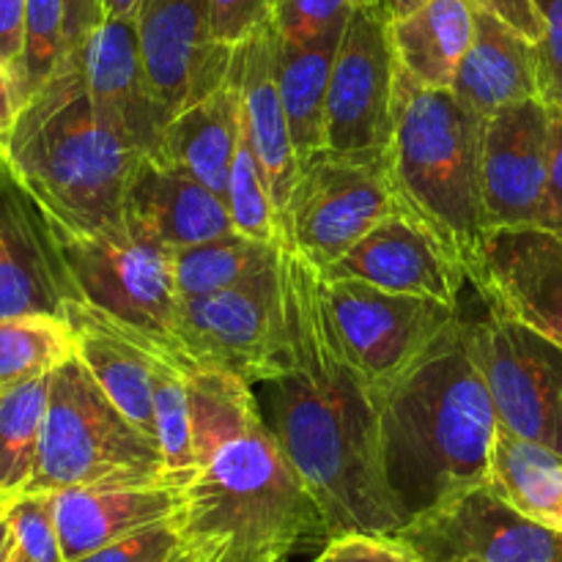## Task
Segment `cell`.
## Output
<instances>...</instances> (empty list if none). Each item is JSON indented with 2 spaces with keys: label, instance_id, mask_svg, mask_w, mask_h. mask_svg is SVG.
I'll list each match as a JSON object with an SVG mask.
<instances>
[{
  "label": "cell",
  "instance_id": "6da1fadb",
  "mask_svg": "<svg viewBox=\"0 0 562 562\" xmlns=\"http://www.w3.org/2000/svg\"><path fill=\"white\" fill-rule=\"evenodd\" d=\"M291 368L272 384V434L327 525L346 532H398L406 525L382 459L379 393L346 360L322 269L280 241Z\"/></svg>",
  "mask_w": 562,
  "mask_h": 562
},
{
  "label": "cell",
  "instance_id": "d6986e66",
  "mask_svg": "<svg viewBox=\"0 0 562 562\" xmlns=\"http://www.w3.org/2000/svg\"><path fill=\"white\" fill-rule=\"evenodd\" d=\"M71 53L80 55L93 108L143 154L157 157L170 115L159 104L143 64L137 16L102 20Z\"/></svg>",
  "mask_w": 562,
  "mask_h": 562
},
{
  "label": "cell",
  "instance_id": "3957f363",
  "mask_svg": "<svg viewBox=\"0 0 562 562\" xmlns=\"http://www.w3.org/2000/svg\"><path fill=\"white\" fill-rule=\"evenodd\" d=\"M3 151L11 173L64 234L124 225L126 190L148 157L93 108L77 53H66L22 104Z\"/></svg>",
  "mask_w": 562,
  "mask_h": 562
},
{
  "label": "cell",
  "instance_id": "c3c4849f",
  "mask_svg": "<svg viewBox=\"0 0 562 562\" xmlns=\"http://www.w3.org/2000/svg\"><path fill=\"white\" fill-rule=\"evenodd\" d=\"M11 549H14V538H11V527L5 514L0 516V562H9Z\"/></svg>",
  "mask_w": 562,
  "mask_h": 562
},
{
  "label": "cell",
  "instance_id": "52a82bcc",
  "mask_svg": "<svg viewBox=\"0 0 562 562\" xmlns=\"http://www.w3.org/2000/svg\"><path fill=\"white\" fill-rule=\"evenodd\" d=\"M55 236L82 300L146 335L179 371L195 368L176 340L181 296L173 250L146 239L126 223L88 234L55 231Z\"/></svg>",
  "mask_w": 562,
  "mask_h": 562
},
{
  "label": "cell",
  "instance_id": "e0dca14e",
  "mask_svg": "<svg viewBox=\"0 0 562 562\" xmlns=\"http://www.w3.org/2000/svg\"><path fill=\"white\" fill-rule=\"evenodd\" d=\"M324 278L362 280L393 294L426 296L453 307H459L461 289L470 283L453 252L401 209L329 263Z\"/></svg>",
  "mask_w": 562,
  "mask_h": 562
},
{
  "label": "cell",
  "instance_id": "cb8c5ba5",
  "mask_svg": "<svg viewBox=\"0 0 562 562\" xmlns=\"http://www.w3.org/2000/svg\"><path fill=\"white\" fill-rule=\"evenodd\" d=\"M450 91L483 119L510 104L541 99L536 42L499 16L475 11V36Z\"/></svg>",
  "mask_w": 562,
  "mask_h": 562
},
{
  "label": "cell",
  "instance_id": "7bdbcfd3",
  "mask_svg": "<svg viewBox=\"0 0 562 562\" xmlns=\"http://www.w3.org/2000/svg\"><path fill=\"white\" fill-rule=\"evenodd\" d=\"M25 20L27 0H0V64L9 69L11 82L25 55Z\"/></svg>",
  "mask_w": 562,
  "mask_h": 562
},
{
  "label": "cell",
  "instance_id": "f546056e",
  "mask_svg": "<svg viewBox=\"0 0 562 562\" xmlns=\"http://www.w3.org/2000/svg\"><path fill=\"white\" fill-rule=\"evenodd\" d=\"M278 252L280 245H267V241L239 234V231L190 247H176V289H179L181 300L217 294V291L231 289L250 274L267 269L269 263L278 261Z\"/></svg>",
  "mask_w": 562,
  "mask_h": 562
},
{
  "label": "cell",
  "instance_id": "f1b7e54d",
  "mask_svg": "<svg viewBox=\"0 0 562 562\" xmlns=\"http://www.w3.org/2000/svg\"><path fill=\"white\" fill-rule=\"evenodd\" d=\"M190 390L192 439H195L198 467H206L214 450L261 417L256 395L245 379L212 368H190L184 373Z\"/></svg>",
  "mask_w": 562,
  "mask_h": 562
},
{
  "label": "cell",
  "instance_id": "603a6c76",
  "mask_svg": "<svg viewBox=\"0 0 562 562\" xmlns=\"http://www.w3.org/2000/svg\"><path fill=\"white\" fill-rule=\"evenodd\" d=\"M234 69L239 77L247 137L267 176L280 220L285 223L300 179V159L291 143L289 119L278 88V27L272 20L263 22L234 49Z\"/></svg>",
  "mask_w": 562,
  "mask_h": 562
},
{
  "label": "cell",
  "instance_id": "f907efd6",
  "mask_svg": "<svg viewBox=\"0 0 562 562\" xmlns=\"http://www.w3.org/2000/svg\"><path fill=\"white\" fill-rule=\"evenodd\" d=\"M170 562H198L195 558H192V554L190 552H187V549L184 547H181L179 549V552H176L173 554V558H170Z\"/></svg>",
  "mask_w": 562,
  "mask_h": 562
},
{
  "label": "cell",
  "instance_id": "60d3db41",
  "mask_svg": "<svg viewBox=\"0 0 562 562\" xmlns=\"http://www.w3.org/2000/svg\"><path fill=\"white\" fill-rule=\"evenodd\" d=\"M543 20V36L538 38V75L541 99L562 104V0H536Z\"/></svg>",
  "mask_w": 562,
  "mask_h": 562
},
{
  "label": "cell",
  "instance_id": "30bf717a",
  "mask_svg": "<svg viewBox=\"0 0 562 562\" xmlns=\"http://www.w3.org/2000/svg\"><path fill=\"white\" fill-rule=\"evenodd\" d=\"M324 302L346 360L376 393L398 382L461 316L426 296L393 294L351 278H324Z\"/></svg>",
  "mask_w": 562,
  "mask_h": 562
},
{
  "label": "cell",
  "instance_id": "db71d44e",
  "mask_svg": "<svg viewBox=\"0 0 562 562\" xmlns=\"http://www.w3.org/2000/svg\"><path fill=\"white\" fill-rule=\"evenodd\" d=\"M5 514V508H3V505H0V516H3Z\"/></svg>",
  "mask_w": 562,
  "mask_h": 562
},
{
  "label": "cell",
  "instance_id": "484cf974",
  "mask_svg": "<svg viewBox=\"0 0 562 562\" xmlns=\"http://www.w3.org/2000/svg\"><path fill=\"white\" fill-rule=\"evenodd\" d=\"M390 33L401 71L417 86L442 91L453 86L475 36V11L467 0H426L420 9L393 16Z\"/></svg>",
  "mask_w": 562,
  "mask_h": 562
},
{
  "label": "cell",
  "instance_id": "ba28073f",
  "mask_svg": "<svg viewBox=\"0 0 562 562\" xmlns=\"http://www.w3.org/2000/svg\"><path fill=\"white\" fill-rule=\"evenodd\" d=\"M176 340L195 368L269 384L291 368L283 274L278 261L217 294L181 300Z\"/></svg>",
  "mask_w": 562,
  "mask_h": 562
},
{
  "label": "cell",
  "instance_id": "e575fe53",
  "mask_svg": "<svg viewBox=\"0 0 562 562\" xmlns=\"http://www.w3.org/2000/svg\"><path fill=\"white\" fill-rule=\"evenodd\" d=\"M66 55L64 0H27L25 55L14 80L16 104H25L60 66Z\"/></svg>",
  "mask_w": 562,
  "mask_h": 562
},
{
  "label": "cell",
  "instance_id": "9a60e30c",
  "mask_svg": "<svg viewBox=\"0 0 562 562\" xmlns=\"http://www.w3.org/2000/svg\"><path fill=\"white\" fill-rule=\"evenodd\" d=\"M470 283L486 307L562 346V236L541 225L488 228Z\"/></svg>",
  "mask_w": 562,
  "mask_h": 562
},
{
  "label": "cell",
  "instance_id": "8992f818",
  "mask_svg": "<svg viewBox=\"0 0 562 562\" xmlns=\"http://www.w3.org/2000/svg\"><path fill=\"white\" fill-rule=\"evenodd\" d=\"M162 481L168 477L157 439L108 398L80 357H69L55 368L36 470L22 494Z\"/></svg>",
  "mask_w": 562,
  "mask_h": 562
},
{
  "label": "cell",
  "instance_id": "b9f144b4",
  "mask_svg": "<svg viewBox=\"0 0 562 562\" xmlns=\"http://www.w3.org/2000/svg\"><path fill=\"white\" fill-rule=\"evenodd\" d=\"M549 108V162L547 192H543L538 225L562 236V104Z\"/></svg>",
  "mask_w": 562,
  "mask_h": 562
},
{
  "label": "cell",
  "instance_id": "ffe728a7",
  "mask_svg": "<svg viewBox=\"0 0 562 562\" xmlns=\"http://www.w3.org/2000/svg\"><path fill=\"white\" fill-rule=\"evenodd\" d=\"M64 318L75 333L77 357L99 387L135 426L157 439L154 373L159 362H170L165 351L130 324L108 316L86 300H71Z\"/></svg>",
  "mask_w": 562,
  "mask_h": 562
},
{
  "label": "cell",
  "instance_id": "7c38bea8",
  "mask_svg": "<svg viewBox=\"0 0 562 562\" xmlns=\"http://www.w3.org/2000/svg\"><path fill=\"white\" fill-rule=\"evenodd\" d=\"M384 0H366L349 16L327 93V148L384 154L393 140L398 58Z\"/></svg>",
  "mask_w": 562,
  "mask_h": 562
},
{
  "label": "cell",
  "instance_id": "7a4b0ae2",
  "mask_svg": "<svg viewBox=\"0 0 562 562\" xmlns=\"http://www.w3.org/2000/svg\"><path fill=\"white\" fill-rule=\"evenodd\" d=\"M379 420L384 472L406 521L488 483L497 415L464 316L379 393Z\"/></svg>",
  "mask_w": 562,
  "mask_h": 562
},
{
  "label": "cell",
  "instance_id": "d4e9b609",
  "mask_svg": "<svg viewBox=\"0 0 562 562\" xmlns=\"http://www.w3.org/2000/svg\"><path fill=\"white\" fill-rule=\"evenodd\" d=\"M241 126H245V115H241L239 77L231 58L225 80L206 97L179 110L165 124L157 159L184 170L220 198H225Z\"/></svg>",
  "mask_w": 562,
  "mask_h": 562
},
{
  "label": "cell",
  "instance_id": "f5cc1de1",
  "mask_svg": "<svg viewBox=\"0 0 562 562\" xmlns=\"http://www.w3.org/2000/svg\"><path fill=\"white\" fill-rule=\"evenodd\" d=\"M9 562H22V560L16 558V554H14V549H11V558H9Z\"/></svg>",
  "mask_w": 562,
  "mask_h": 562
},
{
  "label": "cell",
  "instance_id": "d590c367",
  "mask_svg": "<svg viewBox=\"0 0 562 562\" xmlns=\"http://www.w3.org/2000/svg\"><path fill=\"white\" fill-rule=\"evenodd\" d=\"M14 554L22 562H64L58 521H55V494H20L5 505Z\"/></svg>",
  "mask_w": 562,
  "mask_h": 562
},
{
  "label": "cell",
  "instance_id": "7402d4cb",
  "mask_svg": "<svg viewBox=\"0 0 562 562\" xmlns=\"http://www.w3.org/2000/svg\"><path fill=\"white\" fill-rule=\"evenodd\" d=\"M124 223L168 250L234 234L225 198L157 157L137 165L124 198Z\"/></svg>",
  "mask_w": 562,
  "mask_h": 562
},
{
  "label": "cell",
  "instance_id": "ab89813d",
  "mask_svg": "<svg viewBox=\"0 0 562 562\" xmlns=\"http://www.w3.org/2000/svg\"><path fill=\"white\" fill-rule=\"evenodd\" d=\"M274 0H209V33L223 49H236L252 31L272 20Z\"/></svg>",
  "mask_w": 562,
  "mask_h": 562
},
{
  "label": "cell",
  "instance_id": "2e32d148",
  "mask_svg": "<svg viewBox=\"0 0 562 562\" xmlns=\"http://www.w3.org/2000/svg\"><path fill=\"white\" fill-rule=\"evenodd\" d=\"M137 33L154 93L170 119L228 75L234 49L212 42L209 0H140Z\"/></svg>",
  "mask_w": 562,
  "mask_h": 562
},
{
  "label": "cell",
  "instance_id": "4dcf8cb0",
  "mask_svg": "<svg viewBox=\"0 0 562 562\" xmlns=\"http://www.w3.org/2000/svg\"><path fill=\"white\" fill-rule=\"evenodd\" d=\"M53 373L0 390V505L20 497L36 470Z\"/></svg>",
  "mask_w": 562,
  "mask_h": 562
},
{
  "label": "cell",
  "instance_id": "f35d334b",
  "mask_svg": "<svg viewBox=\"0 0 562 562\" xmlns=\"http://www.w3.org/2000/svg\"><path fill=\"white\" fill-rule=\"evenodd\" d=\"M179 549L181 536L173 519L135 532L130 538H121V541L110 543V547H102L71 562H170Z\"/></svg>",
  "mask_w": 562,
  "mask_h": 562
},
{
  "label": "cell",
  "instance_id": "4316f807",
  "mask_svg": "<svg viewBox=\"0 0 562 562\" xmlns=\"http://www.w3.org/2000/svg\"><path fill=\"white\" fill-rule=\"evenodd\" d=\"M488 486L536 525L562 532V453L497 423Z\"/></svg>",
  "mask_w": 562,
  "mask_h": 562
},
{
  "label": "cell",
  "instance_id": "ac0fdd59",
  "mask_svg": "<svg viewBox=\"0 0 562 562\" xmlns=\"http://www.w3.org/2000/svg\"><path fill=\"white\" fill-rule=\"evenodd\" d=\"M549 162V108L543 99L488 115L483 132V201L488 228L538 225Z\"/></svg>",
  "mask_w": 562,
  "mask_h": 562
},
{
  "label": "cell",
  "instance_id": "836d02e7",
  "mask_svg": "<svg viewBox=\"0 0 562 562\" xmlns=\"http://www.w3.org/2000/svg\"><path fill=\"white\" fill-rule=\"evenodd\" d=\"M225 203H228L234 231L258 241H267V245L283 241V220L274 206L272 190H269V181L263 176L261 162L256 159L245 126H241L239 146H236L234 165H231Z\"/></svg>",
  "mask_w": 562,
  "mask_h": 562
},
{
  "label": "cell",
  "instance_id": "d6a6232c",
  "mask_svg": "<svg viewBox=\"0 0 562 562\" xmlns=\"http://www.w3.org/2000/svg\"><path fill=\"white\" fill-rule=\"evenodd\" d=\"M154 420H157V442L162 450L165 477L184 488L201 472L192 439L190 390L184 371L170 362H159L154 373Z\"/></svg>",
  "mask_w": 562,
  "mask_h": 562
},
{
  "label": "cell",
  "instance_id": "7dc6e473",
  "mask_svg": "<svg viewBox=\"0 0 562 562\" xmlns=\"http://www.w3.org/2000/svg\"><path fill=\"white\" fill-rule=\"evenodd\" d=\"M140 0H102L104 20H121V16H137Z\"/></svg>",
  "mask_w": 562,
  "mask_h": 562
},
{
  "label": "cell",
  "instance_id": "8fae6325",
  "mask_svg": "<svg viewBox=\"0 0 562 562\" xmlns=\"http://www.w3.org/2000/svg\"><path fill=\"white\" fill-rule=\"evenodd\" d=\"M470 327L499 426L562 453V346L497 307Z\"/></svg>",
  "mask_w": 562,
  "mask_h": 562
},
{
  "label": "cell",
  "instance_id": "4fadbf2b",
  "mask_svg": "<svg viewBox=\"0 0 562 562\" xmlns=\"http://www.w3.org/2000/svg\"><path fill=\"white\" fill-rule=\"evenodd\" d=\"M395 536L423 562H562V532L521 516L488 483L423 510Z\"/></svg>",
  "mask_w": 562,
  "mask_h": 562
},
{
  "label": "cell",
  "instance_id": "277c9868",
  "mask_svg": "<svg viewBox=\"0 0 562 562\" xmlns=\"http://www.w3.org/2000/svg\"><path fill=\"white\" fill-rule=\"evenodd\" d=\"M176 527L198 562H285L302 541H327L316 499L263 417L187 483Z\"/></svg>",
  "mask_w": 562,
  "mask_h": 562
},
{
  "label": "cell",
  "instance_id": "44dd1931",
  "mask_svg": "<svg viewBox=\"0 0 562 562\" xmlns=\"http://www.w3.org/2000/svg\"><path fill=\"white\" fill-rule=\"evenodd\" d=\"M53 494L64 562L86 558L162 521H173L184 505V488L168 481L99 483Z\"/></svg>",
  "mask_w": 562,
  "mask_h": 562
},
{
  "label": "cell",
  "instance_id": "f6af8a7d",
  "mask_svg": "<svg viewBox=\"0 0 562 562\" xmlns=\"http://www.w3.org/2000/svg\"><path fill=\"white\" fill-rule=\"evenodd\" d=\"M66 9V53L80 47L93 27L104 20L102 0H64Z\"/></svg>",
  "mask_w": 562,
  "mask_h": 562
},
{
  "label": "cell",
  "instance_id": "5bb4252c",
  "mask_svg": "<svg viewBox=\"0 0 562 562\" xmlns=\"http://www.w3.org/2000/svg\"><path fill=\"white\" fill-rule=\"evenodd\" d=\"M82 300L53 223L11 168L0 170V318L64 316Z\"/></svg>",
  "mask_w": 562,
  "mask_h": 562
},
{
  "label": "cell",
  "instance_id": "bcb514c9",
  "mask_svg": "<svg viewBox=\"0 0 562 562\" xmlns=\"http://www.w3.org/2000/svg\"><path fill=\"white\" fill-rule=\"evenodd\" d=\"M16 113H20V104H16L14 82H11L9 69L0 64V143H5V137H9Z\"/></svg>",
  "mask_w": 562,
  "mask_h": 562
},
{
  "label": "cell",
  "instance_id": "816d5d0a",
  "mask_svg": "<svg viewBox=\"0 0 562 562\" xmlns=\"http://www.w3.org/2000/svg\"><path fill=\"white\" fill-rule=\"evenodd\" d=\"M9 168V162H5V151H3V143H0V170Z\"/></svg>",
  "mask_w": 562,
  "mask_h": 562
},
{
  "label": "cell",
  "instance_id": "5b68a950",
  "mask_svg": "<svg viewBox=\"0 0 562 562\" xmlns=\"http://www.w3.org/2000/svg\"><path fill=\"white\" fill-rule=\"evenodd\" d=\"M486 119L450 88H423L398 71L390 181L401 212L431 231L470 278L488 231L483 201Z\"/></svg>",
  "mask_w": 562,
  "mask_h": 562
},
{
  "label": "cell",
  "instance_id": "681fc988",
  "mask_svg": "<svg viewBox=\"0 0 562 562\" xmlns=\"http://www.w3.org/2000/svg\"><path fill=\"white\" fill-rule=\"evenodd\" d=\"M384 3H387L390 14H393V16H404V14H409V11L420 9V5L426 3V0H384Z\"/></svg>",
  "mask_w": 562,
  "mask_h": 562
},
{
  "label": "cell",
  "instance_id": "9c48e42d",
  "mask_svg": "<svg viewBox=\"0 0 562 562\" xmlns=\"http://www.w3.org/2000/svg\"><path fill=\"white\" fill-rule=\"evenodd\" d=\"M398 212L387 151H322L300 165L283 223V241L294 245L316 269H327Z\"/></svg>",
  "mask_w": 562,
  "mask_h": 562
},
{
  "label": "cell",
  "instance_id": "74e56055",
  "mask_svg": "<svg viewBox=\"0 0 562 562\" xmlns=\"http://www.w3.org/2000/svg\"><path fill=\"white\" fill-rule=\"evenodd\" d=\"M313 562H423L395 532H346L324 541Z\"/></svg>",
  "mask_w": 562,
  "mask_h": 562
},
{
  "label": "cell",
  "instance_id": "ee69618b",
  "mask_svg": "<svg viewBox=\"0 0 562 562\" xmlns=\"http://www.w3.org/2000/svg\"><path fill=\"white\" fill-rule=\"evenodd\" d=\"M467 3L475 11L499 16V20L508 22L514 31H519L530 42H538L543 36V20L536 0H467Z\"/></svg>",
  "mask_w": 562,
  "mask_h": 562
},
{
  "label": "cell",
  "instance_id": "83f0119b",
  "mask_svg": "<svg viewBox=\"0 0 562 562\" xmlns=\"http://www.w3.org/2000/svg\"><path fill=\"white\" fill-rule=\"evenodd\" d=\"M338 44L333 38L300 47L278 33V88L300 165L327 151V93Z\"/></svg>",
  "mask_w": 562,
  "mask_h": 562
},
{
  "label": "cell",
  "instance_id": "1f68e13d",
  "mask_svg": "<svg viewBox=\"0 0 562 562\" xmlns=\"http://www.w3.org/2000/svg\"><path fill=\"white\" fill-rule=\"evenodd\" d=\"M77 355L64 316L0 318V390L53 373Z\"/></svg>",
  "mask_w": 562,
  "mask_h": 562
},
{
  "label": "cell",
  "instance_id": "8d00e7d4",
  "mask_svg": "<svg viewBox=\"0 0 562 562\" xmlns=\"http://www.w3.org/2000/svg\"><path fill=\"white\" fill-rule=\"evenodd\" d=\"M366 0H274L272 22L289 44H322L344 36L349 16Z\"/></svg>",
  "mask_w": 562,
  "mask_h": 562
}]
</instances>
